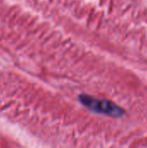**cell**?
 I'll return each instance as SVG.
<instances>
[{"instance_id": "1", "label": "cell", "mask_w": 147, "mask_h": 148, "mask_svg": "<svg viewBox=\"0 0 147 148\" xmlns=\"http://www.w3.org/2000/svg\"><path fill=\"white\" fill-rule=\"evenodd\" d=\"M80 101L87 108L98 113H102L104 114H108V115L116 116V117H119L124 114V111L120 108H119L113 102L106 101V100L96 99L94 97L82 95L80 97Z\"/></svg>"}]
</instances>
